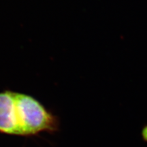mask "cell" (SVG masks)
Listing matches in <instances>:
<instances>
[{"instance_id":"obj_1","label":"cell","mask_w":147,"mask_h":147,"mask_svg":"<svg viewBox=\"0 0 147 147\" xmlns=\"http://www.w3.org/2000/svg\"><path fill=\"white\" fill-rule=\"evenodd\" d=\"M14 101L18 136L30 138L59 131L60 122L57 116L36 97L14 91Z\"/></svg>"},{"instance_id":"obj_2","label":"cell","mask_w":147,"mask_h":147,"mask_svg":"<svg viewBox=\"0 0 147 147\" xmlns=\"http://www.w3.org/2000/svg\"><path fill=\"white\" fill-rule=\"evenodd\" d=\"M0 134L18 136L14 91L12 90L0 92Z\"/></svg>"}]
</instances>
